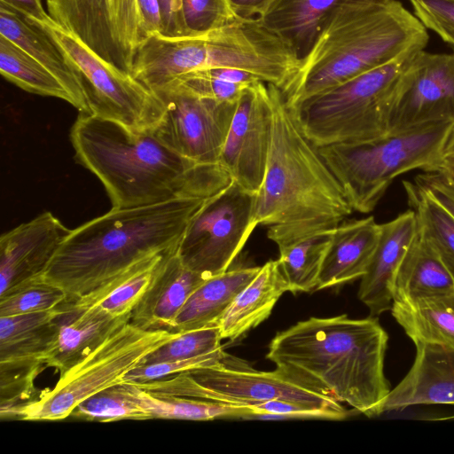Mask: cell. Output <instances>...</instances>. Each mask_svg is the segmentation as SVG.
I'll return each instance as SVG.
<instances>
[{"instance_id":"40","label":"cell","mask_w":454,"mask_h":454,"mask_svg":"<svg viewBox=\"0 0 454 454\" xmlns=\"http://www.w3.org/2000/svg\"><path fill=\"white\" fill-rule=\"evenodd\" d=\"M413 14L454 49V0H410Z\"/></svg>"},{"instance_id":"2","label":"cell","mask_w":454,"mask_h":454,"mask_svg":"<svg viewBox=\"0 0 454 454\" xmlns=\"http://www.w3.org/2000/svg\"><path fill=\"white\" fill-rule=\"evenodd\" d=\"M211 197L112 207L71 230L40 278L62 289L66 302L85 301L138 262L177 250L191 220Z\"/></svg>"},{"instance_id":"19","label":"cell","mask_w":454,"mask_h":454,"mask_svg":"<svg viewBox=\"0 0 454 454\" xmlns=\"http://www.w3.org/2000/svg\"><path fill=\"white\" fill-rule=\"evenodd\" d=\"M414 362L391 389L382 413L419 404H454V349L415 343Z\"/></svg>"},{"instance_id":"41","label":"cell","mask_w":454,"mask_h":454,"mask_svg":"<svg viewBox=\"0 0 454 454\" xmlns=\"http://www.w3.org/2000/svg\"><path fill=\"white\" fill-rule=\"evenodd\" d=\"M172 83L179 84L199 96L223 102H237L243 90L250 85L215 79L200 70L184 74Z\"/></svg>"},{"instance_id":"25","label":"cell","mask_w":454,"mask_h":454,"mask_svg":"<svg viewBox=\"0 0 454 454\" xmlns=\"http://www.w3.org/2000/svg\"><path fill=\"white\" fill-rule=\"evenodd\" d=\"M393 301L454 294V278L431 244L417 231L394 278Z\"/></svg>"},{"instance_id":"17","label":"cell","mask_w":454,"mask_h":454,"mask_svg":"<svg viewBox=\"0 0 454 454\" xmlns=\"http://www.w3.org/2000/svg\"><path fill=\"white\" fill-rule=\"evenodd\" d=\"M68 229L51 212H43L0 238V295L40 278Z\"/></svg>"},{"instance_id":"10","label":"cell","mask_w":454,"mask_h":454,"mask_svg":"<svg viewBox=\"0 0 454 454\" xmlns=\"http://www.w3.org/2000/svg\"><path fill=\"white\" fill-rule=\"evenodd\" d=\"M149 392L208 400L249 407L283 400L326 413L331 420H341L349 412L327 393L310 387L276 368L256 371L228 355L214 366L178 372L145 382H132Z\"/></svg>"},{"instance_id":"9","label":"cell","mask_w":454,"mask_h":454,"mask_svg":"<svg viewBox=\"0 0 454 454\" xmlns=\"http://www.w3.org/2000/svg\"><path fill=\"white\" fill-rule=\"evenodd\" d=\"M179 333L145 330L130 322L110 334L100 345L64 373L56 385L38 397L13 409L8 419L55 421L71 416L83 401L124 382L125 376L145 358Z\"/></svg>"},{"instance_id":"27","label":"cell","mask_w":454,"mask_h":454,"mask_svg":"<svg viewBox=\"0 0 454 454\" xmlns=\"http://www.w3.org/2000/svg\"><path fill=\"white\" fill-rule=\"evenodd\" d=\"M261 266L239 267L207 278L190 295L177 314L172 332L184 333L217 325L237 294L255 277Z\"/></svg>"},{"instance_id":"14","label":"cell","mask_w":454,"mask_h":454,"mask_svg":"<svg viewBox=\"0 0 454 454\" xmlns=\"http://www.w3.org/2000/svg\"><path fill=\"white\" fill-rule=\"evenodd\" d=\"M154 93L164 108L154 129L158 137L179 155L197 164H219L237 102L204 98L176 83Z\"/></svg>"},{"instance_id":"38","label":"cell","mask_w":454,"mask_h":454,"mask_svg":"<svg viewBox=\"0 0 454 454\" xmlns=\"http://www.w3.org/2000/svg\"><path fill=\"white\" fill-rule=\"evenodd\" d=\"M183 17L189 35L203 33L244 19L230 0H182Z\"/></svg>"},{"instance_id":"16","label":"cell","mask_w":454,"mask_h":454,"mask_svg":"<svg viewBox=\"0 0 454 454\" xmlns=\"http://www.w3.org/2000/svg\"><path fill=\"white\" fill-rule=\"evenodd\" d=\"M272 107L267 82L247 86L237 101L219 164L231 180L256 193L262 183L271 140Z\"/></svg>"},{"instance_id":"42","label":"cell","mask_w":454,"mask_h":454,"mask_svg":"<svg viewBox=\"0 0 454 454\" xmlns=\"http://www.w3.org/2000/svg\"><path fill=\"white\" fill-rule=\"evenodd\" d=\"M162 21L161 35L169 37L188 35L184 17L182 0H158Z\"/></svg>"},{"instance_id":"43","label":"cell","mask_w":454,"mask_h":454,"mask_svg":"<svg viewBox=\"0 0 454 454\" xmlns=\"http://www.w3.org/2000/svg\"><path fill=\"white\" fill-rule=\"evenodd\" d=\"M145 30L150 35L162 32V21L158 0H138Z\"/></svg>"},{"instance_id":"5","label":"cell","mask_w":454,"mask_h":454,"mask_svg":"<svg viewBox=\"0 0 454 454\" xmlns=\"http://www.w3.org/2000/svg\"><path fill=\"white\" fill-rule=\"evenodd\" d=\"M428 39L427 29L397 0L342 3L301 59L288 104L294 106L411 50L425 49Z\"/></svg>"},{"instance_id":"23","label":"cell","mask_w":454,"mask_h":454,"mask_svg":"<svg viewBox=\"0 0 454 454\" xmlns=\"http://www.w3.org/2000/svg\"><path fill=\"white\" fill-rule=\"evenodd\" d=\"M286 292L289 286L278 260L268 261L220 317L217 325L222 340L233 341L258 326Z\"/></svg>"},{"instance_id":"39","label":"cell","mask_w":454,"mask_h":454,"mask_svg":"<svg viewBox=\"0 0 454 454\" xmlns=\"http://www.w3.org/2000/svg\"><path fill=\"white\" fill-rule=\"evenodd\" d=\"M227 356L228 354L221 348L214 352L185 360L141 364L127 373L124 382H145L185 371L217 365Z\"/></svg>"},{"instance_id":"18","label":"cell","mask_w":454,"mask_h":454,"mask_svg":"<svg viewBox=\"0 0 454 454\" xmlns=\"http://www.w3.org/2000/svg\"><path fill=\"white\" fill-rule=\"evenodd\" d=\"M207 277L186 267L177 250L166 254L133 309L129 322L145 330H169L190 295Z\"/></svg>"},{"instance_id":"8","label":"cell","mask_w":454,"mask_h":454,"mask_svg":"<svg viewBox=\"0 0 454 454\" xmlns=\"http://www.w3.org/2000/svg\"><path fill=\"white\" fill-rule=\"evenodd\" d=\"M390 62L291 106L306 136L318 147L364 142L387 133L391 100L415 53Z\"/></svg>"},{"instance_id":"31","label":"cell","mask_w":454,"mask_h":454,"mask_svg":"<svg viewBox=\"0 0 454 454\" xmlns=\"http://www.w3.org/2000/svg\"><path fill=\"white\" fill-rule=\"evenodd\" d=\"M403 186L408 205L415 212L419 231L454 278V216L415 181H404Z\"/></svg>"},{"instance_id":"37","label":"cell","mask_w":454,"mask_h":454,"mask_svg":"<svg viewBox=\"0 0 454 454\" xmlns=\"http://www.w3.org/2000/svg\"><path fill=\"white\" fill-rule=\"evenodd\" d=\"M218 325L179 333L148 355L143 364L185 360L214 352L222 348Z\"/></svg>"},{"instance_id":"44","label":"cell","mask_w":454,"mask_h":454,"mask_svg":"<svg viewBox=\"0 0 454 454\" xmlns=\"http://www.w3.org/2000/svg\"><path fill=\"white\" fill-rule=\"evenodd\" d=\"M24 17L44 20L51 16L44 9L42 0H0Z\"/></svg>"},{"instance_id":"3","label":"cell","mask_w":454,"mask_h":454,"mask_svg":"<svg viewBox=\"0 0 454 454\" xmlns=\"http://www.w3.org/2000/svg\"><path fill=\"white\" fill-rule=\"evenodd\" d=\"M388 335L377 317H309L278 333L267 359L294 379L372 418L391 387L384 372Z\"/></svg>"},{"instance_id":"28","label":"cell","mask_w":454,"mask_h":454,"mask_svg":"<svg viewBox=\"0 0 454 454\" xmlns=\"http://www.w3.org/2000/svg\"><path fill=\"white\" fill-rule=\"evenodd\" d=\"M64 309L62 303L49 310L0 317V362L42 360L54 342Z\"/></svg>"},{"instance_id":"47","label":"cell","mask_w":454,"mask_h":454,"mask_svg":"<svg viewBox=\"0 0 454 454\" xmlns=\"http://www.w3.org/2000/svg\"><path fill=\"white\" fill-rule=\"evenodd\" d=\"M438 171L443 173L454 184V165L445 167Z\"/></svg>"},{"instance_id":"26","label":"cell","mask_w":454,"mask_h":454,"mask_svg":"<svg viewBox=\"0 0 454 454\" xmlns=\"http://www.w3.org/2000/svg\"><path fill=\"white\" fill-rule=\"evenodd\" d=\"M347 1L349 0H270L257 18L301 59L331 13Z\"/></svg>"},{"instance_id":"22","label":"cell","mask_w":454,"mask_h":454,"mask_svg":"<svg viewBox=\"0 0 454 454\" xmlns=\"http://www.w3.org/2000/svg\"><path fill=\"white\" fill-rule=\"evenodd\" d=\"M381 233L373 216L345 219L334 230L315 290L361 278L369 267Z\"/></svg>"},{"instance_id":"45","label":"cell","mask_w":454,"mask_h":454,"mask_svg":"<svg viewBox=\"0 0 454 454\" xmlns=\"http://www.w3.org/2000/svg\"><path fill=\"white\" fill-rule=\"evenodd\" d=\"M270 0H230L239 17L257 18Z\"/></svg>"},{"instance_id":"1","label":"cell","mask_w":454,"mask_h":454,"mask_svg":"<svg viewBox=\"0 0 454 454\" xmlns=\"http://www.w3.org/2000/svg\"><path fill=\"white\" fill-rule=\"evenodd\" d=\"M75 160L103 184L113 208L179 197H211L231 183L220 164H197L173 151L154 129L134 130L80 113L70 131Z\"/></svg>"},{"instance_id":"13","label":"cell","mask_w":454,"mask_h":454,"mask_svg":"<svg viewBox=\"0 0 454 454\" xmlns=\"http://www.w3.org/2000/svg\"><path fill=\"white\" fill-rule=\"evenodd\" d=\"M49 15L104 60L131 74L147 38L138 0H46Z\"/></svg>"},{"instance_id":"33","label":"cell","mask_w":454,"mask_h":454,"mask_svg":"<svg viewBox=\"0 0 454 454\" xmlns=\"http://www.w3.org/2000/svg\"><path fill=\"white\" fill-rule=\"evenodd\" d=\"M333 230L317 232L278 248V262L288 284L289 292L308 293L316 289Z\"/></svg>"},{"instance_id":"15","label":"cell","mask_w":454,"mask_h":454,"mask_svg":"<svg viewBox=\"0 0 454 454\" xmlns=\"http://www.w3.org/2000/svg\"><path fill=\"white\" fill-rule=\"evenodd\" d=\"M443 121H454V51L431 53L420 50L397 82L387 130L395 133Z\"/></svg>"},{"instance_id":"20","label":"cell","mask_w":454,"mask_h":454,"mask_svg":"<svg viewBox=\"0 0 454 454\" xmlns=\"http://www.w3.org/2000/svg\"><path fill=\"white\" fill-rule=\"evenodd\" d=\"M418 231L415 212L409 209L381 223V233L367 271L360 278L357 296L378 317L390 310L395 272Z\"/></svg>"},{"instance_id":"11","label":"cell","mask_w":454,"mask_h":454,"mask_svg":"<svg viewBox=\"0 0 454 454\" xmlns=\"http://www.w3.org/2000/svg\"><path fill=\"white\" fill-rule=\"evenodd\" d=\"M24 18L43 31L75 69L82 84L90 114L114 121L134 130L157 127L164 108L156 93L130 74L104 60L51 17L44 20Z\"/></svg>"},{"instance_id":"6","label":"cell","mask_w":454,"mask_h":454,"mask_svg":"<svg viewBox=\"0 0 454 454\" xmlns=\"http://www.w3.org/2000/svg\"><path fill=\"white\" fill-rule=\"evenodd\" d=\"M301 59L258 18L241 19L203 33L150 35L135 56L131 75L153 92L198 70L237 68L293 96Z\"/></svg>"},{"instance_id":"36","label":"cell","mask_w":454,"mask_h":454,"mask_svg":"<svg viewBox=\"0 0 454 454\" xmlns=\"http://www.w3.org/2000/svg\"><path fill=\"white\" fill-rule=\"evenodd\" d=\"M66 300L67 294L62 289L36 278L0 295V317L52 309Z\"/></svg>"},{"instance_id":"34","label":"cell","mask_w":454,"mask_h":454,"mask_svg":"<svg viewBox=\"0 0 454 454\" xmlns=\"http://www.w3.org/2000/svg\"><path fill=\"white\" fill-rule=\"evenodd\" d=\"M72 417L100 422L152 419V416L126 391L123 384L110 387L82 402Z\"/></svg>"},{"instance_id":"21","label":"cell","mask_w":454,"mask_h":454,"mask_svg":"<svg viewBox=\"0 0 454 454\" xmlns=\"http://www.w3.org/2000/svg\"><path fill=\"white\" fill-rule=\"evenodd\" d=\"M64 311L54 342L42 360L45 366L64 373L110 334L129 322L131 315L114 316L93 305L80 309L64 301Z\"/></svg>"},{"instance_id":"35","label":"cell","mask_w":454,"mask_h":454,"mask_svg":"<svg viewBox=\"0 0 454 454\" xmlns=\"http://www.w3.org/2000/svg\"><path fill=\"white\" fill-rule=\"evenodd\" d=\"M45 366L41 359L27 358L0 362V416L26 403L35 391L34 382Z\"/></svg>"},{"instance_id":"46","label":"cell","mask_w":454,"mask_h":454,"mask_svg":"<svg viewBox=\"0 0 454 454\" xmlns=\"http://www.w3.org/2000/svg\"><path fill=\"white\" fill-rule=\"evenodd\" d=\"M452 165H454V129L444 147L440 169Z\"/></svg>"},{"instance_id":"7","label":"cell","mask_w":454,"mask_h":454,"mask_svg":"<svg viewBox=\"0 0 454 454\" xmlns=\"http://www.w3.org/2000/svg\"><path fill=\"white\" fill-rule=\"evenodd\" d=\"M453 121L419 125L356 143L318 147L353 211L368 214L397 176L415 169L437 171Z\"/></svg>"},{"instance_id":"4","label":"cell","mask_w":454,"mask_h":454,"mask_svg":"<svg viewBox=\"0 0 454 454\" xmlns=\"http://www.w3.org/2000/svg\"><path fill=\"white\" fill-rule=\"evenodd\" d=\"M271 140L262 183L255 194L256 225L278 248L333 230L353 213L342 187L304 133L284 93L268 83Z\"/></svg>"},{"instance_id":"32","label":"cell","mask_w":454,"mask_h":454,"mask_svg":"<svg viewBox=\"0 0 454 454\" xmlns=\"http://www.w3.org/2000/svg\"><path fill=\"white\" fill-rule=\"evenodd\" d=\"M0 72L7 81L27 92L58 98L76 108L74 98L54 74L2 35H0Z\"/></svg>"},{"instance_id":"29","label":"cell","mask_w":454,"mask_h":454,"mask_svg":"<svg viewBox=\"0 0 454 454\" xmlns=\"http://www.w3.org/2000/svg\"><path fill=\"white\" fill-rule=\"evenodd\" d=\"M390 310L414 344L454 349V294L413 301H393Z\"/></svg>"},{"instance_id":"24","label":"cell","mask_w":454,"mask_h":454,"mask_svg":"<svg viewBox=\"0 0 454 454\" xmlns=\"http://www.w3.org/2000/svg\"><path fill=\"white\" fill-rule=\"evenodd\" d=\"M0 35L10 40L54 74L70 91L80 113L90 114L79 74L49 36L20 12L0 2Z\"/></svg>"},{"instance_id":"30","label":"cell","mask_w":454,"mask_h":454,"mask_svg":"<svg viewBox=\"0 0 454 454\" xmlns=\"http://www.w3.org/2000/svg\"><path fill=\"white\" fill-rule=\"evenodd\" d=\"M122 384L152 419L205 421L222 418L251 419L253 415V411L245 406L153 393L128 381Z\"/></svg>"},{"instance_id":"12","label":"cell","mask_w":454,"mask_h":454,"mask_svg":"<svg viewBox=\"0 0 454 454\" xmlns=\"http://www.w3.org/2000/svg\"><path fill=\"white\" fill-rule=\"evenodd\" d=\"M255 194L231 181L191 220L177 253L184 264L210 278L229 270L257 226Z\"/></svg>"}]
</instances>
